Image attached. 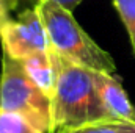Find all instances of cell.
I'll return each instance as SVG.
<instances>
[{"instance_id":"obj_7","label":"cell","mask_w":135,"mask_h":133,"mask_svg":"<svg viewBox=\"0 0 135 133\" xmlns=\"http://www.w3.org/2000/svg\"><path fill=\"white\" fill-rule=\"evenodd\" d=\"M0 133H46L16 111L0 110Z\"/></svg>"},{"instance_id":"obj_11","label":"cell","mask_w":135,"mask_h":133,"mask_svg":"<svg viewBox=\"0 0 135 133\" xmlns=\"http://www.w3.org/2000/svg\"><path fill=\"white\" fill-rule=\"evenodd\" d=\"M57 3H60L61 6H65L66 9H69V11H74L83 0H55Z\"/></svg>"},{"instance_id":"obj_5","label":"cell","mask_w":135,"mask_h":133,"mask_svg":"<svg viewBox=\"0 0 135 133\" xmlns=\"http://www.w3.org/2000/svg\"><path fill=\"white\" fill-rule=\"evenodd\" d=\"M94 81L108 116L113 121H126L135 124V106L124 91L119 78H116L113 74L94 70Z\"/></svg>"},{"instance_id":"obj_1","label":"cell","mask_w":135,"mask_h":133,"mask_svg":"<svg viewBox=\"0 0 135 133\" xmlns=\"http://www.w3.org/2000/svg\"><path fill=\"white\" fill-rule=\"evenodd\" d=\"M57 72V91L52 99V125L49 133L65 132L88 124L113 121L101 100L94 70L75 64L50 50Z\"/></svg>"},{"instance_id":"obj_6","label":"cell","mask_w":135,"mask_h":133,"mask_svg":"<svg viewBox=\"0 0 135 133\" xmlns=\"http://www.w3.org/2000/svg\"><path fill=\"white\" fill-rule=\"evenodd\" d=\"M25 74L35 85L52 100L57 91V80L58 72L54 61V57L50 53V49L47 52H39L32 57L21 61Z\"/></svg>"},{"instance_id":"obj_8","label":"cell","mask_w":135,"mask_h":133,"mask_svg":"<svg viewBox=\"0 0 135 133\" xmlns=\"http://www.w3.org/2000/svg\"><path fill=\"white\" fill-rule=\"evenodd\" d=\"M57 133H135V124L126 121H102Z\"/></svg>"},{"instance_id":"obj_9","label":"cell","mask_w":135,"mask_h":133,"mask_svg":"<svg viewBox=\"0 0 135 133\" xmlns=\"http://www.w3.org/2000/svg\"><path fill=\"white\" fill-rule=\"evenodd\" d=\"M113 5L127 30L132 52L135 55V0H113Z\"/></svg>"},{"instance_id":"obj_12","label":"cell","mask_w":135,"mask_h":133,"mask_svg":"<svg viewBox=\"0 0 135 133\" xmlns=\"http://www.w3.org/2000/svg\"><path fill=\"white\" fill-rule=\"evenodd\" d=\"M39 0H21V3H24V5H27L28 8H33L35 5L38 3Z\"/></svg>"},{"instance_id":"obj_3","label":"cell","mask_w":135,"mask_h":133,"mask_svg":"<svg viewBox=\"0 0 135 133\" xmlns=\"http://www.w3.org/2000/svg\"><path fill=\"white\" fill-rule=\"evenodd\" d=\"M0 110L25 116L38 129L49 133L52 125V100L25 74L21 61L2 55Z\"/></svg>"},{"instance_id":"obj_10","label":"cell","mask_w":135,"mask_h":133,"mask_svg":"<svg viewBox=\"0 0 135 133\" xmlns=\"http://www.w3.org/2000/svg\"><path fill=\"white\" fill-rule=\"evenodd\" d=\"M21 0H0V32L11 21V11L19 6Z\"/></svg>"},{"instance_id":"obj_4","label":"cell","mask_w":135,"mask_h":133,"mask_svg":"<svg viewBox=\"0 0 135 133\" xmlns=\"http://www.w3.org/2000/svg\"><path fill=\"white\" fill-rule=\"evenodd\" d=\"M0 39L3 53L17 61L49 50L47 34L35 8H25L17 19H11L2 28Z\"/></svg>"},{"instance_id":"obj_2","label":"cell","mask_w":135,"mask_h":133,"mask_svg":"<svg viewBox=\"0 0 135 133\" xmlns=\"http://www.w3.org/2000/svg\"><path fill=\"white\" fill-rule=\"evenodd\" d=\"M33 8L42 21L49 49L54 53L91 70L115 75L113 58L79 25L72 11L55 0H39Z\"/></svg>"}]
</instances>
